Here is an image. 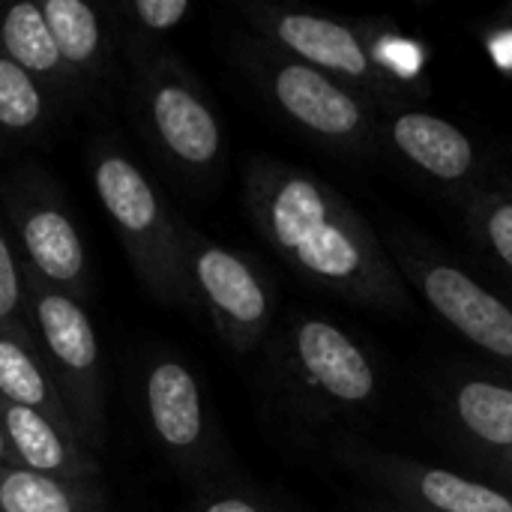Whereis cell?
Here are the masks:
<instances>
[{
  "instance_id": "7c38bea8",
  "label": "cell",
  "mask_w": 512,
  "mask_h": 512,
  "mask_svg": "<svg viewBox=\"0 0 512 512\" xmlns=\"http://www.w3.org/2000/svg\"><path fill=\"white\" fill-rule=\"evenodd\" d=\"M330 453L339 468L381 489L408 512H512V492L495 480L417 462L345 435L333 438Z\"/></svg>"
},
{
  "instance_id": "ba28073f",
  "label": "cell",
  "mask_w": 512,
  "mask_h": 512,
  "mask_svg": "<svg viewBox=\"0 0 512 512\" xmlns=\"http://www.w3.org/2000/svg\"><path fill=\"white\" fill-rule=\"evenodd\" d=\"M183 267L192 303L216 336L240 357L258 354L279 321V291L270 273L252 255L189 222H183Z\"/></svg>"
},
{
  "instance_id": "83f0119b",
  "label": "cell",
  "mask_w": 512,
  "mask_h": 512,
  "mask_svg": "<svg viewBox=\"0 0 512 512\" xmlns=\"http://www.w3.org/2000/svg\"><path fill=\"white\" fill-rule=\"evenodd\" d=\"M12 456H9V444H6V432H3V417H0V468H9Z\"/></svg>"
},
{
  "instance_id": "e0dca14e",
  "label": "cell",
  "mask_w": 512,
  "mask_h": 512,
  "mask_svg": "<svg viewBox=\"0 0 512 512\" xmlns=\"http://www.w3.org/2000/svg\"><path fill=\"white\" fill-rule=\"evenodd\" d=\"M42 15L69 72L90 102L93 93L108 81L111 69V27L102 6L87 0H42Z\"/></svg>"
},
{
  "instance_id": "7a4b0ae2",
  "label": "cell",
  "mask_w": 512,
  "mask_h": 512,
  "mask_svg": "<svg viewBox=\"0 0 512 512\" xmlns=\"http://www.w3.org/2000/svg\"><path fill=\"white\" fill-rule=\"evenodd\" d=\"M258 354V390L267 414L291 438L345 429L369 417L381 402L378 357L330 315L288 312Z\"/></svg>"
},
{
  "instance_id": "3957f363",
  "label": "cell",
  "mask_w": 512,
  "mask_h": 512,
  "mask_svg": "<svg viewBox=\"0 0 512 512\" xmlns=\"http://www.w3.org/2000/svg\"><path fill=\"white\" fill-rule=\"evenodd\" d=\"M225 54L255 93L315 147L342 159L378 156L381 108L360 90L249 30L228 33Z\"/></svg>"
},
{
  "instance_id": "30bf717a",
  "label": "cell",
  "mask_w": 512,
  "mask_h": 512,
  "mask_svg": "<svg viewBox=\"0 0 512 512\" xmlns=\"http://www.w3.org/2000/svg\"><path fill=\"white\" fill-rule=\"evenodd\" d=\"M387 252L405 285L417 291L435 318L512 372V303L507 297L474 279L414 231L393 228L387 234Z\"/></svg>"
},
{
  "instance_id": "52a82bcc",
  "label": "cell",
  "mask_w": 512,
  "mask_h": 512,
  "mask_svg": "<svg viewBox=\"0 0 512 512\" xmlns=\"http://www.w3.org/2000/svg\"><path fill=\"white\" fill-rule=\"evenodd\" d=\"M0 210L24 273L87 303L90 258L63 186L42 165L18 162L0 180Z\"/></svg>"
},
{
  "instance_id": "4fadbf2b",
  "label": "cell",
  "mask_w": 512,
  "mask_h": 512,
  "mask_svg": "<svg viewBox=\"0 0 512 512\" xmlns=\"http://www.w3.org/2000/svg\"><path fill=\"white\" fill-rule=\"evenodd\" d=\"M378 153H387L462 204L489 183L474 138L453 120L420 105L381 111Z\"/></svg>"
},
{
  "instance_id": "4316f807",
  "label": "cell",
  "mask_w": 512,
  "mask_h": 512,
  "mask_svg": "<svg viewBox=\"0 0 512 512\" xmlns=\"http://www.w3.org/2000/svg\"><path fill=\"white\" fill-rule=\"evenodd\" d=\"M486 465H489V471H492L495 483L512 492V450H507V453H498V456H489V459H486Z\"/></svg>"
},
{
  "instance_id": "f546056e",
  "label": "cell",
  "mask_w": 512,
  "mask_h": 512,
  "mask_svg": "<svg viewBox=\"0 0 512 512\" xmlns=\"http://www.w3.org/2000/svg\"><path fill=\"white\" fill-rule=\"evenodd\" d=\"M360 512H408V510H402V507H375V510H360Z\"/></svg>"
},
{
  "instance_id": "cb8c5ba5",
  "label": "cell",
  "mask_w": 512,
  "mask_h": 512,
  "mask_svg": "<svg viewBox=\"0 0 512 512\" xmlns=\"http://www.w3.org/2000/svg\"><path fill=\"white\" fill-rule=\"evenodd\" d=\"M186 512H294V507L273 489L231 471L192 486Z\"/></svg>"
},
{
  "instance_id": "5bb4252c",
  "label": "cell",
  "mask_w": 512,
  "mask_h": 512,
  "mask_svg": "<svg viewBox=\"0 0 512 512\" xmlns=\"http://www.w3.org/2000/svg\"><path fill=\"white\" fill-rule=\"evenodd\" d=\"M3 432L12 456V468L60 477V480H102L99 456L78 438V432L27 408L3 405Z\"/></svg>"
},
{
  "instance_id": "d4e9b609",
  "label": "cell",
  "mask_w": 512,
  "mask_h": 512,
  "mask_svg": "<svg viewBox=\"0 0 512 512\" xmlns=\"http://www.w3.org/2000/svg\"><path fill=\"white\" fill-rule=\"evenodd\" d=\"M0 324H27L24 267L9 237L3 210H0Z\"/></svg>"
},
{
  "instance_id": "44dd1931",
  "label": "cell",
  "mask_w": 512,
  "mask_h": 512,
  "mask_svg": "<svg viewBox=\"0 0 512 512\" xmlns=\"http://www.w3.org/2000/svg\"><path fill=\"white\" fill-rule=\"evenodd\" d=\"M114 42H120L129 66L162 51L165 36H171L189 15V0H117L102 6Z\"/></svg>"
},
{
  "instance_id": "6da1fadb",
  "label": "cell",
  "mask_w": 512,
  "mask_h": 512,
  "mask_svg": "<svg viewBox=\"0 0 512 512\" xmlns=\"http://www.w3.org/2000/svg\"><path fill=\"white\" fill-rule=\"evenodd\" d=\"M243 210L273 255L315 291L378 315L411 312V288L387 243L312 168L267 153L246 156Z\"/></svg>"
},
{
  "instance_id": "7402d4cb",
  "label": "cell",
  "mask_w": 512,
  "mask_h": 512,
  "mask_svg": "<svg viewBox=\"0 0 512 512\" xmlns=\"http://www.w3.org/2000/svg\"><path fill=\"white\" fill-rule=\"evenodd\" d=\"M60 102L21 66L0 54V135L12 141L45 138L60 117Z\"/></svg>"
},
{
  "instance_id": "9c48e42d",
  "label": "cell",
  "mask_w": 512,
  "mask_h": 512,
  "mask_svg": "<svg viewBox=\"0 0 512 512\" xmlns=\"http://www.w3.org/2000/svg\"><path fill=\"white\" fill-rule=\"evenodd\" d=\"M27 327L33 330L78 438L99 456L108 441L105 369L90 312L75 297L24 273Z\"/></svg>"
},
{
  "instance_id": "2e32d148",
  "label": "cell",
  "mask_w": 512,
  "mask_h": 512,
  "mask_svg": "<svg viewBox=\"0 0 512 512\" xmlns=\"http://www.w3.org/2000/svg\"><path fill=\"white\" fill-rule=\"evenodd\" d=\"M441 390L447 423L462 441L486 459L512 450V384L492 375L459 372Z\"/></svg>"
},
{
  "instance_id": "d6986e66",
  "label": "cell",
  "mask_w": 512,
  "mask_h": 512,
  "mask_svg": "<svg viewBox=\"0 0 512 512\" xmlns=\"http://www.w3.org/2000/svg\"><path fill=\"white\" fill-rule=\"evenodd\" d=\"M357 24H360L363 42L372 54V63L393 84L402 105L408 108V105L429 99V93H432L429 48L420 39L402 33L390 15H360Z\"/></svg>"
},
{
  "instance_id": "f1b7e54d",
  "label": "cell",
  "mask_w": 512,
  "mask_h": 512,
  "mask_svg": "<svg viewBox=\"0 0 512 512\" xmlns=\"http://www.w3.org/2000/svg\"><path fill=\"white\" fill-rule=\"evenodd\" d=\"M495 18H501V21H510L512 24V0L510 3H504V6L498 9V15H495Z\"/></svg>"
},
{
  "instance_id": "ac0fdd59",
  "label": "cell",
  "mask_w": 512,
  "mask_h": 512,
  "mask_svg": "<svg viewBox=\"0 0 512 512\" xmlns=\"http://www.w3.org/2000/svg\"><path fill=\"white\" fill-rule=\"evenodd\" d=\"M0 402L36 411L75 432L42 348L27 324H0Z\"/></svg>"
},
{
  "instance_id": "5b68a950",
  "label": "cell",
  "mask_w": 512,
  "mask_h": 512,
  "mask_svg": "<svg viewBox=\"0 0 512 512\" xmlns=\"http://www.w3.org/2000/svg\"><path fill=\"white\" fill-rule=\"evenodd\" d=\"M129 105L153 156L183 183H213L228 159L222 117L180 54L162 48L132 63Z\"/></svg>"
},
{
  "instance_id": "8fae6325",
  "label": "cell",
  "mask_w": 512,
  "mask_h": 512,
  "mask_svg": "<svg viewBox=\"0 0 512 512\" xmlns=\"http://www.w3.org/2000/svg\"><path fill=\"white\" fill-rule=\"evenodd\" d=\"M237 12L243 18V30L273 42L291 57L360 90L381 111L405 108L393 84L372 63L357 18H339L306 6L264 3V0L240 3Z\"/></svg>"
},
{
  "instance_id": "277c9868",
  "label": "cell",
  "mask_w": 512,
  "mask_h": 512,
  "mask_svg": "<svg viewBox=\"0 0 512 512\" xmlns=\"http://www.w3.org/2000/svg\"><path fill=\"white\" fill-rule=\"evenodd\" d=\"M87 168L144 291L162 306L195 309L183 267L186 219L171 210L168 198L114 138L99 135L87 144Z\"/></svg>"
},
{
  "instance_id": "ffe728a7",
  "label": "cell",
  "mask_w": 512,
  "mask_h": 512,
  "mask_svg": "<svg viewBox=\"0 0 512 512\" xmlns=\"http://www.w3.org/2000/svg\"><path fill=\"white\" fill-rule=\"evenodd\" d=\"M0 512H111L99 480H60L0 468Z\"/></svg>"
},
{
  "instance_id": "9a60e30c",
  "label": "cell",
  "mask_w": 512,
  "mask_h": 512,
  "mask_svg": "<svg viewBox=\"0 0 512 512\" xmlns=\"http://www.w3.org/2000/svg\"><path fill=\"white\" fill-rule=\"evenodd\" d=\"M0 54L33 75L63 111L87 102L54 42V33L42 15V3L24 0L0 6Z\"/></svg>"
},
{
  "instance_id": "8992f818",
  "label": "cell",
  "mask_w": 512,
  "mask_h": 512,
  "mask_svg": "<svg viewBox=\"0 0 512 512\" xmlns=\"http://www.w3.org/2000/svg\"><path fill=\"white\" fill-rule=\"evenodd\" d=\"M138 405L162 459L192 486L234 471L228 438L195 369L171 351L144 357Z\"/></svg>"
},
{
  "instance_id": "484cf974",
  "label": "cell",
  "mask_w": 512,
  "mask_h": 512,
  "mask_svg": "<svg viewBox=\"0 0 512 512\" xmlns=\"http://www.w3.org/2000/svg\"><path fill=\"white\" fill-rule=\"evenodd\" d=\"M486 51L492 57V63L512 75V24L510 21H501V18H492L489 30H486Z\"/></svg>"
},
{
  "instance_id": "603a6c76",
  "label": "cell",
  "mask_w": 512,
  "mask_h": 512,
  "mask_svg": "<svg viewBox=\"0 0 512 512\" xmlns=\"http://www.w3.org/2000/svg\"><path fill=\"white\" fill-rule=\"evenodd\" d=\"M465 222L474 240L512 276V192L501 183H486L465 204Z\"/></svg>"
},
{
  "instance_id": "4dcf8cb0",
  "label": "cell",
  "mask_w": 512,
  "mask_h": 512,
  "mask_svg": "<svg viewBox=\"0 0 512 512\" xmlns=\"http://www.w3.org/2000/svg\"><path fill=\"white\" fill-rule=\"evenodd\" d=\"M498 183H501V186H504V189H510V192H512V174H507V177H501V180H498Z\"/></svg>"
}]
</instances>
